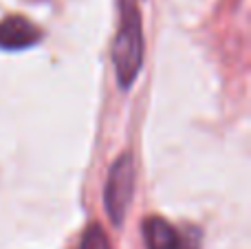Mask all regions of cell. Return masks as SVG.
<instances>
[{
    "label": "cell",
    "mask_w": 251,
    "mask_h": 249,
    "mask_svg": "<svg viewBox=\"0 0 251 249\" xmlns=\"http://www.w3.org/2000/svg\"><path fill=\"white\" fill-rule=\"evenodd\" d=\"M117 84L128 91L143 66V22L134 0H119V29L113 42Z\"/></svg>",
    "instance_id": "cell-1"
},
{
    "label": "cell",
    "mask_w": 251,
    "mask_h": 249,
    "mask_svg": "<svg viewBox=\"0 0 251 249\" xmlns=\"http://www.w3.org/2000/svg\"><path fill=\"white\" fill-rule=\"evenodd\" d=\"M77 249H110V243H108V236H106L104 227L97 223L91 225V227L84 232Z\"/></svg>",
    "instance_id": "cell-5"
},
{
    "label": "cell",
    "mask_w": 251,
    "mask_h": 249,
    "mask_svg": "<svg viewBox=\"0 0 251 249\" xmlns=\"http://www.w3.org/2000/svg\"><path fill=\"white\" fill-rule=\"evenodd\" d=\"M132 192H134V161L128 152H124L110 166L106 188H104L106 214H108V219L117 227H122L126 214H128Z\"/></svg>",
    "instance_id": "cell-2"
},
{
    "label": "cell",
    "mask_w": 251,
    "mask_h": 249,
    "mask_svg": "<svg viewBox=\"0 0 251 249\" xmlns=\"http://www.w3.org/2000/svg\"><path fill=\"white\" fill-rule=\"evenodd\" d=\"M143 241L148 249H181L178 232L161 216H150L143 221Z\"/></svg>",
    "instance_id": "cell-4"
},
{
    "label": "cell",
    "mask_w": 251,
    "mask_h": 249,
    "mask_svg": "<svg viewBox=\"0 0 251 249\" xmlns=\"http://www.w3.org/2000/svg\"><path fill=\"white\" fill-rule=\"evenodd\" d=\"M40 42V31L33 22L22 16H9L0 20V49L22 51Z\"/></svg>",
    "instance_id": "cell-3"
}]
</instances>
